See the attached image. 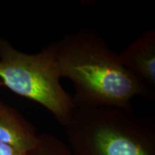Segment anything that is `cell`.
<instances>
[{"instance_id":"5b68a950","label":"cell","mask_w":155,"mask_h":155,"mask_svg":"<svg viewBox=\"0 0 155 155\" xmlns=\"http://www.w3.org/2000/svg\"><path fill=\"white\" fill-rule=\"evenodd\" d=\"M35 126L16 108L0 99V141L28 153L39 141Z\"/></svg>"},{"instance_id":"52a82bcc","label":"cell","mask_w":155,"mask_h":155,"mask_svg":"<svg viewBox=\"0 0 155 155\" xmlns=\"http://www.w3.org/2000/svg\"><path fill=\"white\" fill-rule=\"evenodd\" d=\"M0 155H27V152L0 141Z\"/></svg>"},{"instance_id":"8992f818","label":"cell","mask_w":155,"mask_h":155,"mask_svg":"<svg viewBox=\"0 0 155 155\" xmlns=\"http://www.w3.org/2000/svg\"><path fill=\"white\" fill-rule=\"evenodd\" d=\"M27 155H73L68 145L51 134L39 135L38 144Z\"/></svg>"},{"instance_id":"3957f363","label":"cell","mask_w":155,"mask_h":155,"mask_svg":"<svg viewBox=\"0 0 155 155\" xmlns=\"http://www.w3.org/2000/svg\"><path fill=\"white\" fill-rule=\"evenodd\" d=\"M56 42L34 54L23 53L0 37V86L38 103L65 127L75 111L73 97L62 86Z\"/></svg>"},{"instance_id":"277c9868","label":"cell","mask_w":155,"mask_h":155,"mask_svg":"<svg viewBox=\"0 0 155 155\" xmlns=\"http://www.w3.org/2000/svg\"><path fill=\"white\" fill-rule=\"evenodd\" d=\"M120 63L149 90L155 91V30L142 32L118 54Z\"/></svg>"},{"instance_id":"7a4b0ae2","label":"cell","mask_w":155,"mask_h":155,"mask_svg":"<svg viewBox=\"0 0 155 155\" xmlns=\"http://www.w3.org/2000/svg\"><path fill=\"white\" fill-rule=\"evenodd\" d=\"M66 128L73 155H155V123L134 109H75Z\"/></svg>"},{"instance_id":"6da1fadb","label":"cell","mask_w":155,"mask_h":155,"mask_svg":"<svg viewBox=\"0 0 155 155\" xmlns=\"http://www.w3.org/2000/svg\"><path fill=\"white\" fill-rule=\"evenodd\" d=\"M56 45L60 75L74 85L75 109L131 110L136 97L154 101L155 94L120 63L118 54L97 31L82 29L65 35Z\"/></svg>"}]
</instances>
